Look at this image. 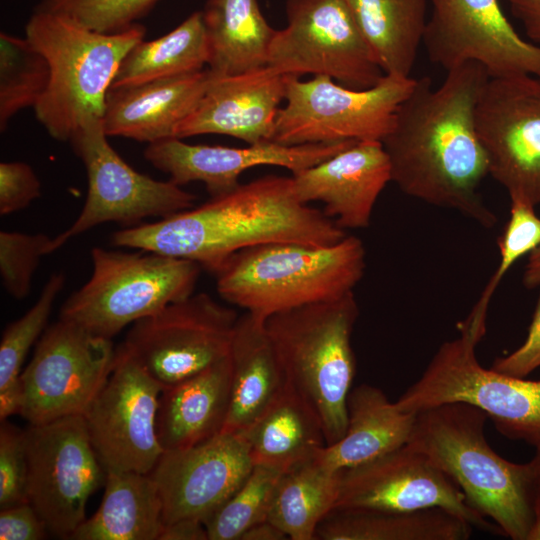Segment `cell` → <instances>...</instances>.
Instances as JSON below:
<instances>
[{"label": "cell", "mask_w": 540, "mask_h": 540, "mask_svg": "<svg viewBox=\"0 0 540 540\" xmlns=\"http://www.w3.org/2000/svg\"><path fill=\"white\" fill-rule=\"evenodd\" d=\"M428 508L445 509L473 527L501 534L495 523L469 506L449 476L407 444L343 470L334 509L404 512Z\"/></svg>", "instance_id": "ac0fdd59"}, {"label": "cell", "mask_w": 540, "mask_h": 540, "mask_svg": "<svg viewBox=\"0 0 540 540\" xmlns=\"http://www.w3.org/2000/svg\"><path fill=\"white\" fill-rule=\"evenodd\" d=\"M64 285L63 273L52 274L35 304L4 330L0 342V387L20 378L22 364L32 345L46 330L52 308Z\"/></svg>", "instance_id": "8d00e7d4"}, {"label": "cell", "mask_w": 540, "mask_h": 540, "mask_svg": "<svg viewBox=\"0 0 540 540\" xmlns=\"http://www.w3.org/2000/svg\"><path fill=\"white\" fill-rule=\"evenodd\" d=\"M145 33L140 23L107 34L50 12L34 11L25 26V37L46 58L50 75L33 108L51 137L70 142L88 122L103 119L114 76Z\"/></svg>", "instance_id": "5b68a950"}, {"label": "cell", "mask_w": 540, "mask_h": 540, "mask_svg": "<svg viewBox=\"0 0 540 540\" xmlns=\"http://www.w3.org/2000/svg\"><path fill=\"white\" fill-rule=\"evenodd\" d=\"M341 474L315 459L282 473L267 520L288 539H315L319 524L335 508Z\"/></svg>", "instance_id": "d6a6232c"}, {"label": "cell", "mask_w": 540, "mask_h": 540, "mask_svg": "<svg viewBox=\"0 0 540 540\" xmlns=\"http://www.w3.org/2000/svg\"><path fill=\"white\" fill-rule=\"evenodd\" d=\"M252 468L243 433L221 432L197 445L164 451L150 473L162 501L164 524L181 519L205 523Z\"/></svg>", "instance_id": "d6986e66"}, {"label": "cell", "mask_w": 540, "mask_h": 540, "mask_svg": "<svg viewBox=\"0 0 540 540\" xmlns=\"http://www.w3.org/2000/svg\"><path fill=\"white\" fill-rule=\"evenodd\" d=\"M292 178L301 202H321L339 227L357 229L369 225L391 167L382 142L360 141Z\"/></svg>", "instance_id": "7402d4cb"}, {"label": "cell", "mask_w": 540, "mask_h": 540, "mask_svg": "<svg viewBox=\"0 0 540 540\" xmlns=\"http://www.w3.org/2000/svg\"><path fill=\"white\" fill-rule=\"evenodd\" d=\"M24 407V390L21 379L0 387V420L20 414Z\"/></svg>", "instance_id": "bcb514c9"}, {"label": "cell", "mask_w": 540, "mask_h": 540, "mask_svg": "<svg viewBox=\"0 0 540 540\" xmlns=\"http://www.w3.org/2000/svg\"><path fill=\"white\" fill-rule=\"evenodd\" d=\"M540 367V292L524 342L516 350L497 357L490 368L514 377H527Z\"/></svg>", "instance_id": "b9f144b4"}, {"label": "cell", "mask_w": 540, "mask_h": 540, "mask_svg": "<svg viewBox=\"0 0 540 540\" xmlns=\"http://www.w3.org/2000/svg\"><path fill=\"white\" fill-rule=\"evenodd\" d=\"M285 533L268 520L257 523L246 530L240 540H283Z\"/></svg>", "instance_id": "7dc6e473"}, {"label": "cell", "mask_w": 540, "mask_h": 540, "mask_svg": "<svg viewBox=\"0 0 540 540\" xmlns=\"http://www.w3.org/2000/svg\"><path fill=\"white\" fill-rule=\"evenodd\" d=\"M158 540H208V533L203 522L181 519L164 524Z\"/></svg>", "instance_id": "f6af8a7d"}, {"label": "cell", "mask_w": 540, "mask_h": 540, "mask_svg": "<svg viewBox=\"0 0 540 540\" xmlns=\"http://www.w3.org/2000/svg\"><path fill=\"white\" fill-rule=\"evenodd\" d=\"M89 280L63 303L59 319L112 339L126 326L193 294L202 267L157 252L94 247Z\"/></svg>", "instance_id": "52a82bcc"}, {"label": "cell", "mask_w": 540, "mask_h": 540, "mask_svg": "<svg viewBox=\"0 0 540 540\" xmlns=\"http://www.w3.org/2000/svg\"><path fill=\"white\" fill-rule=\"evenodd\" d=\"M513 15L518 18L526 36L540 45V0H505Z\"/></svg>", "instance_id": "ee69618b"}, {"label": "cell", "mask_w": 540, "mask_h": 540, "mask_svg": "<svg viewBox=\"0 0 540 540\" xmlns=\"http://www.w3.org/2000/svg\"><path fill=\"white\" fill-rule=\"evenodd\" d=\"M510 217L498 239L500 261L468 317L459 325L479 337L486 333L490 300L508 270L523 256L540 247V218L532 204L510 199Z\"/></svg>", "instance_id": "d590c367"}, {"label": "cell", "mask_w": 540, "mask_h": 540, "mask_svg": "<svg viewBox=\"0 0 540 540\" xmlns=\"http://www.w3.org/2000/svg\"><path fill=\"white\" fill-rule=\"evenodd\" d=\"M107 138L103 119H97L88 122L70 141L86 169L88 193L76 220L52 238L51 253L103 223L132 225L150 217L165 218L195 205L197 196L182 186L134 170Z\"/></svg>", "instance_id": "7c38bea8"}, {"label": "cell", "mask_w": 540, "mask_h": 540, "mask_svg": "<svg viewBox=\"0 0 540 540\" xmlns=\"http://www.w3.org/2000/svg\"><path fill=\"white\" fill-rule=\"evenodd\" d=\"M208 56L202 12L195 11L169 33L135 44L123 58L110 88L196 73L207 67Z\"/></svg>", "instance_id": "1f68e13d"}, {"label": "cell", "mask_w": 540, "mask_h": 540, "mask_svg": "<svg viewBox=\"0 0 540 540\" xmlns=\"http://www.w3.org/2000/svg\"><path fill=\"white\" fill-rule=\"evenodd\" d=\"M211 79L205 68L192 74L110 88L103 117L105 133L148 144L175 137L178 125L197 106Z\"/></svg>", "instance_id": "603a6c76"}, {"label": "cell", "mask_w": 540, "mask_h": 540, "mask_svg": "<svg viewBox=\"0 0 540 540\" xmlns=\"http://www.w3.org/2000/svg\"><path fill=\"white\" fill-rule=\"evenodd\" d=\"M97 511L70 540H158L164 522L162 501L150 474L106 470Z\"/></svg>", "instance_id": "f1b7e54d"}, {"label": "cell", "mask_w": 540, "mask_h": 540, "mask_svg": "<svg viewBox=\"0 0 540 540\" xmlns=\"http://www.w3.org/2000/svg\"><path fill=\"white\" fill-rule=\"evenodd\" d=\"M51 240L43 233L0 232V275L10 296L24 299L30 294L33 274L41 258L51 254Z\"/></svg>", "instance_id": "f35d334b"}, {"label": "cell", "mask_w": 540, "mask_h": 540, "mask_svg": "<svg viewBox=\"0 0 540 540\" xmlns=\"http://www.w3.org/2000/svg\"><path fill=\"white\" fill-rule=\"evenodd\" d=\"M487 413L465 402L416 412L407 445L424 454L464 493L470 507L512 540H527L540 452L526 463L497 454L485 438Z\"/></svg>", "instance_id": "3957f363"}, {"label": "cell", "mask_w": 540, "mask_h": 540, "mask_svg": "<svg viewBox=\"0 0 540 540\" xmlns=\"http://www.w3.org/2000/svg\"><path fill=\"white\" fill-rule=\"evenodd\" d=\"M423 44L431 62L449 71L481 64L490 78L540 77V45L523 39L499 0H430Z\"/></svg>", "instance_id": "e0dca14e"}, {"label": "cell", "mask_w": 540, "mask_h": 540, "mask_svg": "<svg viewBox=\"0 0 540 540\" xmlns=\"http://www.w3.org/2000/svg\"><path fill=\"white\" fill-rule=\"evenodd\" d=\"M365 266V248L355 236L331 246L271 242L231 256L215 273L216 288L222 299L265 322L353 292Z\"/></svg>", "instance_id": "277c9868"}, {"label": "cell", "mask_w": 540, "mask_h": 540, "mask_svg": "<svg viewBox=\"0 0 540 540\" xmlns=\"http://www.w3.org/2000/svg\"><path fill=\"white\" fill-rule=\"evenodd\" d=\"M533 523L527 540H540V477L538 478L532 497Z\"/></svg>", "instance_id": "681fc988"}, {"label": "cell", "mask_w": 540, "mask_h": 540, "mask_svg": "<svg viewBox=\"0 0 540 540\" xmlns=\"http://www.w3.org/2000/svg\"><path fill=\"white\" fill-rule=\"evenodd\" d=\"M49 65L26 37L0 33V130L19 111L34 107L49 82Z\"/></svg>", "instance_id": "836d02e7"}, {"label": "cell", "mask_w": 540, "mask_h": 540, "mask_svg": "<svg viewBox=\"0 0 540 540\" xmlns=\"http://www.w3.org/2000/svg\"><path fill=\"white\" fill-rule=\"evenodd\" d=\"M459 331L457 338L440 345L420 378L395 401L398 407L418 412L444 403H469L484 410L501 435L540 452V380L484 368L475 355L480 341Z\"/></svg>", "instance_id": "ba28073f"}, {"label": "cell", "mask_w": 540, "mask_h": 540, "mask_svg": "<svg viewBox=\"0 0 540 540\" xmlns=\"http://www.w3.org/2000/svg\"><path fill=\"white\" fill-rule=\"evenodd\" d=\"M523 284L527 289L540 287V247L529 255L523 274Z\"/></svg>", "instance_id": "c3c4849f"}, {"label": "cell", "mask_w": 540, "mask_h": 540, "mask_svg": "<svg viewBox=\"0 0 540 540\" xmlns=\"http://www.w3.org/2000/svg\"><path fill=\"white\" fill-rule=\"evenodd\" d=\"M358 315L350 292L265 321L286 380L317 412L326 446L340 440L347 428V400L356 372L351 337Z\"/></svg>", "instance_id": "8992f818"}, {"label": "cell", "mask_w": 540, "mask_h": 540, "mask_svg": "<svg viewBox=\"0 0 540 540\" xmlns=\"http://www.w3.org/2000/svg\"><path fill=\"white\" fill-rule=\"evenodd\" d=\"M385 75L410 77L427 25V0H347Z\"/></svg>", "instance_id": "4dcf8cb0"}, {"label": "cell", "mask_w": 540, "mask_h": 540, "mask_svg": "<svg viewBox=\"0 0 540 540\" xmlns=\"http://www.w3.org/2000/svg\"><path fill=\"white\" fill-rule=\"evenodd\" d=\"M490 76L477 62L449 71L438 88L415 80L382 145L391 182L405 194L450 208L492 228L497 218L479 194L489 163L476 128V106Z\"/></svg>", "instance_id": "6da1fadb"}, {"label": "cell", "mask_w": 540, "mask_h": 540, "mask_svg": "<svg viewBox=\"0 0 540 540\" xmlns=\"http://www.w3.org/2000/svg\"><path fill=\"white\" fill-rule=\"evenodd\" d=\"M489 175L508 192L540 203V77L489 78L476 106Z\"/></svg>", "instance_id": "2e32d148"}, {"label": "cell", "mask_w": 540, "mask_h": 540, "mask_svg": "<svg viewBox=\"0 0 540 540\" xmlns=\"http://www.w3.org/2000/svg\"><path fill=\"white\" fill-rule=\"evenodd\" d=\"M286 76L266 66L214 78L194 110L178 125L176 138L227 135L247 144L272 141Z\"/></svg>", "instance_id": "44dd1931"}, {"label": "cell", "mask_w": 540, "mask_h": 540, "mask_svg": "<svg viewBox=\"0 0 540 540\" xmlns=\"http://www.w3.org/2000/svg\"><path fill=\"white\" fill-rule=\"evenodd\" d=\"M229 357L231 393L222 432L244 433L286 383L265 322L245 312L235 326Z\"/></svg>", "instance_id": "484cf974"}, {"label": "cell", "mask_w": 540, "mask_h": 540, "mask_svg": "<svg viewBox=\"0 0 540 540\" xmlns=\"http://www.w3.org/2000/svg\"><path fill=\"white\" fill-rule=\"evenodd\" d=\"M160 0H41L35 10L59 15L79 26L119 33L137 24Z\"/></svg>", "instance_id": "74e56055"}, {"label": "cell", "mask_w": 540, "mask_h": 540, "mask_svg": "<svg viewBox=\"0 0 540 540\" xmlns=\"http://www.w3.org/2000/svg\"><path fill=\"white\" fill-rule=\"evenodd\" d=\"M202 18L208 43L207 69L214 78L267 66L276 33L257 0H207Z\"/></svg>", "instance_id": "83f0119b"}, {"label": "cell", "mask_w": 540, "mask_h": 540, "mask_svg": "<svg viewBox=\"0 0 540 540\" xmlns=\"http://www.w3.org/2000/svg\"><path fill=\"white\" fill-rule=\"evenodd\" d=\"M415 418L416 412L400 409L378 387L361 384L348 396L346 432L314 459L334 471L375 460L408 443Z\"/></svg>", "instance_id": "d4e9b609"}, {"label": "cell", "mask_w": 540, "mask_h": 540, "mask_svg": "<svg viewBox=\"0 0 540 540\" xmlns=\"http://www.w3.org/2000/svg\"><path fill=\"white\" fill-rule=\"evenodd\" d=\"M238 318L193 293L134 322L121 345L163 389L228 357Z\"/></svg>", "instance_id": "8fae6325"}, {"label": "cell", "mask_w": 540, "mask_h": 540, "mask_svg": "<svg viewBox=\"0 0 540 540\" xmlns=\"http://www.w3.org/2000/svg\"><path fill=\"white\" fill-rule=\"evenodd\" d=\"M281 472L253 466L232 496L204 523L208 540H240L253 525L266 521Z\"/></svg>", "instance_id": "e575fe53"}, {"label": "cell", "mask_w": 540, "mask_h": 540, "mask_svg": "<svg viewBox=\"0 0 540 540\" xmlns=\"http://www.w3.org/2000/svg\"><path fill=\"white\" fill-rule=\"evenodd\" d=\"M356 142L283 145L275 141L246 147L188 144L170 137L148 144L145 159L183 186L202 182L208 193L218 196L237 187L246 170L257 166H279L293 174L317 165Z\"/></svg>", "instance_id": "ffe728a7"}, {"label": "cell", "mask_w": 540, "mask_h": 540, "mask_svg": "<svg viewBox=\"0 0 540 540\" xmlns=\"http://www.w3.org/2000/svg\"><path fill=\"white\" fill-rule=\"evenodd\" d=\"M415 80L384 75L373 87L355 90L328 76H286V105L279 109L272 141L283 145L380 141L393 127Z\"/></svg>", "instance_id": "9c48e42d"}, {"label": "cell", "mask_w": 540, "mask_h": 540, "mask_svg": "<svg viewBox=\"0 0 540 540\" xmlns=\"http://www.w3.org/2000/svg\"><path fill=\"white\" fill-rule=\"evenodd\" d=\"M230 357L162 389L156 430L164 451L188 448L222 432L230 403Z\"/></svg>", "instance_id": "cb8c5ba5"}, {"label": "cell", "mask_w": 540, "mask_h": 540, "mask_svg": "<svg viewBox=\"0 0 540 540\" xmlns=\"http://www.w3.org/2000/svg\"><path fill=\"white\" fill-rule=\"evenodd\" d=\"M28 499L50 535L69 539L86 519L88 499L105 484L82 415L68 416L25 430Z\"/></svg>", "instance_id": "4fadbf2b"}, {"label": "cell", "mask_w": 540, "mask_h": 540, "mask_svg": "<svg viewBox=\"0 0 540 540\" xmlns=\"http://www.w3.org/2000/svg\"><path fill=\"white\" fill-rule=\"evenodd\" d=\"M115 352L112 339L59 319L44 331L20 374L21 416L29 425L83 416L105 384Z\"/></svg>", "instance_id": "5bb4252c"}, {"label": "cell", "mask_w": 540, "mask_h": 540, "mask_svg": "<svg viewBox=\"0 0 540 540\" xmlns=\"http://www.w3.org/2000/svg\"><path fill=\"white\" fill-rule=\"evenodd\" d=\"M287 26L276 30L267 66L285 76L323 75L355 90L385 75L347 0H287Z\"/></svg>", "instance_id": "30bf717a"}, {"label": "cell", "mask_w": 540, "mask_h": 540, "mask_svg": "<svg viewBox=\"0 0 540 540\" xmlns=\"http://www.w3.org/2000/svg\"><path fill=\"white\" fill-rule=\"evenodd\" d=\"M41 195V183L32 167L20 161L0 163V214L28 207Z\"/></svg>", "instance_id": "60d3db41"}, {"label": "cell", "mask_w": 540, "mask_h": 540, "mask_svg": "<svg viewBox=\"0 0 540 540\" xmlns=\"http://www.w3.org/2000/svg\"><path fill=\"white\" fill-rule=\"evenodd\" d=\"M324 212L301 202L293 178L267 175L200 206L115 232L116 246L188 259L215 274L235 253L259 244L331 246L346 237Z\"/></svg>", "instance_id": "7a4b0ae2"}, {"label": "cell", "mask_w": 540, "mask_h": 540, "mask_svg": "<svg viewBox=\"0 0 540 540\" xmlns=\"http://www.w3.org/2000/svg\"><path fill=\"white\" fill-rule=\"evenodd\" d=\"M29 502L25 430L1 421L0 509Z\"/></svg>", "instance_id": "ab89813d"}, {"label": "cell", "mask_w": 540, "mask_h": 540, "mask_svg": "<svg viewBox=\"0 0 540 540\" xmlns=\"http://www.w3.org/2000/svg\"><path fill=\"white\" fill-rule=\"evenodd\" d=\"M162 387L120 344L111 372L83 418L106 470L150 474L164 450L156 418Z\"/></svg>", "instance_id": "9a60e30c"}, {"label": "cell", "mask_w": 540, "mask_h": 540, "mask_svg": "<svg viewBox=\"0 0 540 540\" xmlns=\"http://www.w3.org/2000/svg\"><path fill=\"white\" fill-rule=\"evenodd\" d=\"M48 535L44 521L29 502L0 509L1 540H41Z\"/></svg>", "instance_id": "7bdbcfd3"}, {"label": "cell", "mask_w": 540, "mask_h": 540, "mask_svg": "<svg viewBox=\"0 0 540 540\" xmlns=\"http://www.w3.org/2000/svg\"><path fill=\"white\" fill-rule=\"evenodd\" d=\"M243 434L253 466L281 473L314 459L326 446L317 412L288 381Z\"/></svg>", "instance_id": "4316f807"}, {"label": "cell", "mask_w": 540, "mask_h": 540, "mask_svg": "<svg viewBox=\"0 0 540 540\" xmlns=\"http://www.w3.org/2000/svg\"><path fill=\"white\" fill-rule=\"evenodd\" d=\"M474 527L442 508L394 512L334 509L319 524V540H466Z\"/></svg>", "instance_id": "f546056e"}]
</instances>
